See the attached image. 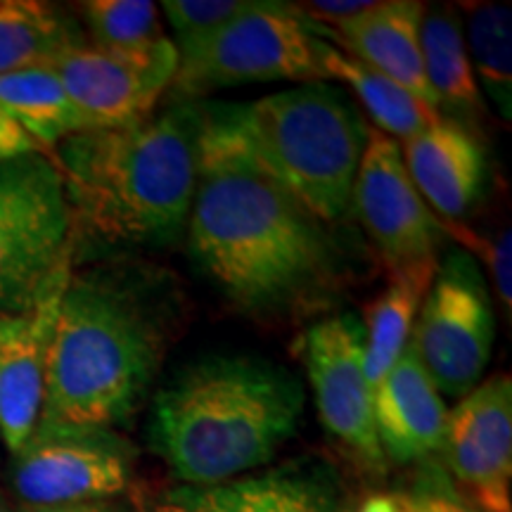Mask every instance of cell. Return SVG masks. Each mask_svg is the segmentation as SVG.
<instances>
[{
  "instance_id": "cell-1",
  "label": "cell",
  "mask_w": 512,
  "mask_h": 512,
  "mask_svg": "<svg viewBox=\"0 0 512 512\" xmlns=\"http://www.w3.org/2000/svg\"><path fill=\"white\" fill-rule=\"evenodd\" d=\"M197 188L188 216L195 266L230 304L280 313L332 285V235L245 150L230 105L202 107Z\"/></svg>"
},
{
  "instance_id": "cell-2",
  "label": "cell",
  "mask_w": 512,
  "mask_h": 512,
  "mask_svg": "<svg viewBox=\"0 0 512 512\" xmlns=\"http://www.w3.org/2000/svg\"><path fill=\"white\" fill-rule=\"evenodd\" d=\"M174 320L159 278L72 273L50 339L38 425L112 430L136 413L162 368Z\"/></svg>"
},
{
  "instance_id": "cell-3",
  "label": "cell",
  "mask_w": 512,
  "mask_h": 512,
  "mask_svg": "<svg viewBox=\"0 0 512 512\" xmlns=\"http://www.w3.org/2000/svg\"><path fill=\"white\" fill-rule=\"evenodd\" d=\"M304 392L254 356L192 361L152 401V446L183 486H209L271 463L297 432Z\"/></svg>"
},
{
  "instance_id": "cell-4",
  "label": "cell",
  "mask_w": 512,
  "mask_h": 512,
  "mask_svg": "<svg viewBox=\"0 0 512 512\" xmlns=\"http://www.w3.org/2000/svg\"><path fill=\"white\" fill-rule=\"evenodd\" d=\"M204 112L174 102L136 124L81 131L53 162L74 219L112 242L162 245L185 228L200 169Z\"/></svg>"
},
{
  "instance_id": "cell-5",
  "label": "cell",
  "mask_w": 512,
  "mask_h": 512,
  "mask_svg": "<svg viewBox=\"0 0 512 512\" xmlns=\"http://www.w3.org/2000/svg\"><path fill=\"white\" fill-rule=\"evenodd\" d=\"M245 150L320 223L351 207L368 126L347 93L323 81L230 105Z\"/></svg>"
},
{
  "instance_id": "cell-6",
  "label": "cell",
  "mask_w": 512,
  "mask_h": 512,
  "mask_svg": "<svg viewBox=\"0 0 512 512\" xmlns=\"http://www.w3.org/2000/svg\"><path fill=\"white\" fill-rule=\"evenodd\" d=\"M176 50V102L245 83L325 81L309 22L294 5L273 0H254L240 17Z\"/></svg>"
},
{
  "instance_id": "cell-7",
  "label": "cell",
  "mask_w": 512,
  "mask_h": 512,
  "mask_svg": "<svg viewBox=\"0 0 512 512\" xmlns=\"http://www.w3.org/2000/svg\"><path fill=\"white\" fill-rule=\"evenodd\" d=\"M74 211L46 152L0 162V316L29 306L72 259Z\"/></svg>"
},
{
  "instance_id": "cell-8",
  "label": "cell",
  "mask_w": 512,
  "mask_h": 512,
  "mask_svg": "<svg viewBox=\"0 0 512 512\" xmlns=\"http://www.w3.org/2000/svg\"><path fill=\"white\" fill-rule=\"evenodd\" d=\"M496 337V318L475 256L453 249L439 261L411 342L439 394L463 399L482 382Z\"/></svg>"
},
{
  "instance_id": "cell-9",
  "label": "cell",
  "mask_w": 512,
  "mask_h": 512,
  "mask_svg": "<svg viewBox=\"0 0 512 512\" xmlns=\"http://www.w3.org/2000/svg\"><path fill=\"white\" fill-rule=\"evenodd\" d=\"M22 505L114 501L136 479V446L114 430L38 425L12 456Z\"/></svg>"
},
{
  "instance_id": "cell-10",
  "label": "cell",
  "mask_w": 512,
  "mask_h": 512,
  "mask_svg": "<svg viewBox=\"0 0 512 512\" xmlns=\"http://www.w3.org/2000/svg\"><path fill=\"white\" fill-rule=\"evenodd\" d=\"M351 204L392 278L437 273L439 221L408 176L399 143L373 126H368Z\"/></svg>"
},
{
  "instance_id": "cell-11",
  "label": "cell",
  "mask_w": 512,
  "mask_h": 512,
  "mask_svg": "<svg viewBox=\"0 0 512 512\" xmlns=\"http://www.w3.org/2000/svg\"><path fill=\"white\" fill-rule=\"evenodd\" d=\"M304 366L325 432L370 475H384L373 392L366 377V330L354 313H339L306 330Z\"/></svg>"
},
{
  "instance_id": "cell-12",
  "label": "cell",
  "mask_w": 512,
  "mask_h": 512,
  "mask_svg": "<svg viewBox=\"0 0 512 512\" xmlns=\"http://www.w3.org/2000/svg\"><path fill=\"white\" fill-rule=\"evenodd\" d=\"M50 69L62 81L86 131L119 128L155 112L178 69L169 36L145 50L112 53L81 43L57 57Z\"/></svg>"
},
{
  "instance_id": "cell-13",
  "label": "cell",
  "mask_w": 512,
  "mask_h": 512,
  "mask_svg": "<svg viewBox=\"0 0 512 512\" xmlns=\"http://www.w3.org/2000/svg\"><path fill=\"white\" fill-rule=\"evenodd\" d=\"M446 467L479 512H512V380L479 382L446 418Z\"/></svg>"
},
{
  "instance_id": "cell-14",
  "label": "cell",
  "mask_w": 512,
  "mask_h": 512,
  "mask_svg": "<svg viewBox=\"0 0 512 512\" xmlns=\"http://www.w3.org/2000/svg\"><path fill=\"white\" fill-rule=\"evenodd\" d=\"M72 280V259L22 311L0 316V439L15 453L36 432L46 394L50 339Z\"/></svg>"
},
{
  "instance_id": "cell-15",
  "label": "cell",
  "mask_w": 512,
  "mask_h": 512,
  "mask_svg": "<svg viewBox=\"0 0 512 512\" xmlns=\"http://www.w3.org/2000/svg\"><path fill=\"white\" fill-rule=\"evenodd\" d=\"M342 484L328 463L297 458L209 486L166 491L152 512H344Z\"/></svg>"
},
{
  "instance_id": "cell-16",
  "label": "cell",
  "mask_w": 512,
  "mask_h": 512,
  "mask_svg": "<svg viewBox=\"0 0 512 512\" xmlns=\"http://www.w3.org/2000/svg\"><path fill=\"white\" fill-rule=\"evenodd\" d=\"M399 147L408 176L439 214L437 221L458 223L470 214L482 197L489 169L482 138L472 128L441 117Z\"/></svg>"
},
{
  "instance_id": "cell-17",
  "label": "cell",
  "mask_w": 512,
  "mask_h": 512,
  "mask_svg": "<svg viewBox=\"0 0 512 512\" xmlns=\"http://www.w3.org/2000/svg\"><path fill=\"white\" fill-rule=\"evenodd\" d=\"M373 413L382 453L394 463H415L441 453L446 403L408 339L406 349L373 392Z\"/></svg>"
},
{
  "instance_id": "cell-18",
  "label": "cell",
  "mask_w": 512,
  "mask_h": 512,
  "mask_svg": "<svg viewBox=\"0 0 512 512\" xmlns=\"http://www.w3.org/2000/svg\"><path fill=\"white\" fill-rule=\"evenodd\" d=\"M425 5L418 0H384L368 15L335 31H311L323 41H335L347 55L411 91L415 98L439 110L430 83L425 76V62L420 50V24ZM337 48V50H339ZM342 50V53H344Z\"/></svg>"
},
{
  "instance_id": "cell-19",
  "label": "cell",
  "mask_w": 512,
  "mask_h": 512,
  "mask_svg": "<svg viewBox=\"0 0 512 512\" xmlns=\"http://www.w3.org/2000/svg\"><path fill=\"white\" fill-rule=\"evenodd\" d=\"M316 55L325 79L339 81L351 88L354 95L373 117L377 131L394 138L396 143L411 140L418 133L437 124L441 119L439 110L415 98L411 91L384 76L377 69L368 67L356 57L337 50L332 43L316 36Z\"/></svg>"
},
{
  "instance_id": "cell-20",
  "label": "cell",
  "mask_w": 512,
  "mask_h": 512,
  "mask_svg": "<svg viewBox=\"0 0 512 512\" xmlns=\"http://www.w3.org/2000/svg\"><path fill=\"white\" fill-rule=\"evenodd\" d=\"M420 50L437 105L460 117H479L484 98L467 55L463 22L453 5H434L422 12Z\"/></svg>"
},
{
  "instance_id": "cell-21",
  "label": "cell",
  "mask_w": 512,
  "mask_h": 512,
  "mask_svg": "<svg viewBox=\"0 0 512 512\" xmlns=\"http://www.w3.org/2000/svg\"><path fill=\"white\" fill-rule=\"evenodd\" d=\"M86 43L67 12L38 0H0V74L50 67L64 50Z\"/></svg>"
},
{
  "instance_id": "cell-22",
  "label": "cell",
  "mask_w": 512,
  "mask_h": 512,
  "mask_svg": "<svg viewBox=\"0 0 512 512\" xmlns=\"http://www.w3.org/2000/svg\"><path fill=\"white\" fill-rule=\"evenodd\" d=\"M0 110L22 126L43 150L86 131L62 81L50 67L0 74Z\"/></svg>"
},
{
  "instance_id": "cell-23",
  "label": "cell",
  "mask_w": 512,
  "mask_h": 512,
  "mask_svg": "<svg viewBox=\"0 0 512 512\" xmlns=\"http://www.w3.org/2000/svg\"><path fill=\"white\" fill-rule=\"evenodd\" d=\"M434 275H401L366 309V377L370 392L380 387L411 339L415 316Z\"/></svg>"
},
{
  "instance_id": "cell-24",
  "label": "cell",
  "mask_w": 512,
  "mask_h": 512,
  "mask_svg": "<svg viewBox=\"0 0 512 512\" xmlns=\"http://www.w3.org/2000/svg\"><path fill=\"white\" fill-rule=\"evenodd\" d=\"M467 55L475 79L496 102L498 112L512 117V15L508 5H467Z\"/></svg>"
},
{
  "instance_id": "cell-25",
  "label": "cell",
  "mask_w": 512,
  "mask_h": 512,
  "mask_svg": "<svg viewBox=\"0 0 512 512\" xmlns=\"http://www.w3.org/2000/svg\"><path fill=\"white\" fill-rule=\"evenodd\" d=\"M79 8L93 48L133 53L166 38L152 0H88Z\"/></svg>"
},
{
  "instance_id": "cell-26",
  "label": "cell",
  "mask_w": 512,
  "mask_h": 512,
  "mask_svg": "<svg viewBox=\"0 0 512 512\" xmlns=\"http://www.w3.org/2000/svg\"><path fill=\"white\" fill-rule=\"evenodd\" d=\"M254 0H164L162 10L176 34L174 46L200 41L240 17Z\"/></svg>"
},
{
  "instance_id": "cell-27",
  "label": "cell",
  "mask_w": 512,
  "mask_h": 512,
  "mask_svg": "<svg viewBox=\"0 0 512 512\" xmlns=\"http://www.w3.org/2000/svg\"><path fill=\"white\" fill-rule=\"evenodd\" d=\"M439 226H441V233H451L458 242H463L467 254L470 256L477 254L479 259L486 261V266H489V273H491V280H494V287L498 292V299H501V304L505 309V316L510 318V311H512V271H510L512 240H510V230L508 228L501 230L496 238H484V235L475 233V230L463 226L460 221L458 223L439 221Z\"/></svg>"
},
{
  "instance_id": "cell-28",
  "label": "cell",
  "mask_w": 512,
  "mask_h": 512,
  "mask_svg": "<svg viewBox=\"0 0 512 512\" xmlns=\"http://www.w3.org/2000/svg\"><path fill=\"white\" fill-rule=\"evenodd\" d=\"M396 510L399 512H479L472 505L460 503L458 498L444 491H413V494H396Z\"/></svg>"
},
{
  "instance_id": "cell-29",
  "label": "cell",
  "mask_w": 512,
  "mask_h": 512,
  "mask_svg": "<svg viewBox=\"0 0 512 512\" xmlns=\"http://www.w3.org/2000/svg\"><path fill=\"white\" fill-rule=\"evenodd\" d=\"M34 152L46 150H43L22 126L15 124L8 114L0 110V162L22 155H34Z\"/></svg>"
},
{
  "instance_id": "cell-30",
  "label": "cell",
  "mask_w": 512,
  "mask_h": 512,
  "mask_svg": "<svg viewBox=\"0 0 512 512\" xmlns=\"http://www.w3.org/2000/svg\"><path fill=\"white\" fill-rule=\"evenodd\" d=\"M19 512H133V510L114 501H93V503H69V505H22V510Z\"/></svg>"
},
{
  "instance_id": "cell-31",
  "label": "cell",
  "mask_w": 512,
  "mask_h": 512,
  "mask_svg": "<svg viewBox=\"0 0 512 512\" xmlns=\"http://www.w3.org/2000/svg\"><path fill=\"white\" fill-rule=\"evenodd\" d=\"M349 512H399V510H396L394 496H370L366 503H361L356 510H349Z\"/></svg>"
},
{
  "instance_id": "cell-32",
  "label": "cell",
  "mask_w": 512,
  "mask_h": 512,
  "mask_svg": "<svg viewBox=\"0 0 512 512\" xmlns=\"http://www.w3.org/2000/svg\"><path fill=\"white\" fill-rule=\"evenodd\" d=\"M0 512H12L10 503H8V498H5L3 491H0Z\"/></svg>"
},
{
  "instance_id": "cell-33",
  "label": "cell",
  "mask_w": 512,
  "mask_h": 512,
  "mask_svg": "<svg viewBox=\"0 0 512 512\" xmlns=\"http://www.w3.org/2000/svg\"><path fill=\"white\" fill-rule=\"evenodd\" d=\"M344 512H349V510H344Z\"/></svg>"
}]
</instances>
